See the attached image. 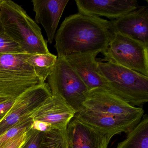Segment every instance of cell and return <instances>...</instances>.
Masks as SVG:
<instances>
[{"label": "cell", "mask_w": 148, "mask_h": 148, "mask_svg": "<svg viewBox=\"0 0 148 148\" xmlns=\"http://www.w3.org/2000/svg\"><path fill=\"white\" fill-rule=\"evenodd\" d=\"M100 53H73L65 57L89 91L96 88L109 91L106 82L97 71L96 57Z\"/></svg>", "instance_id": "obj_12"}, {"label": "cell", "mask_w": 148, "mask_h": 148, "mask_svg": "<svg viewBox=\"0 0 148 148\" xmlns=\"http://www.w3.org/2000/svg\"><path fill=\"white\" fill-rule=\"evenodd\" d=\"M31 128L43 132L47 131L51 129V126L45 122L38 121H33Z\"/></svg>", "instance_id": "obj_24"}, {"label": "cell", "mask_w": 148, "mask_h": 148, "mask_svg": "<svg viewBox=\"0 0 148 148\" xmlns=\"http://www.w3.org/2000/svg\"><path fill=\"white\" fill-rule=\"evenodd\" d=\"M0 11L4 31L26 53H50L40 27L21 6L12 1L1 0Z\"/></svg>", "instance_id": "obj_2"}, {"label": "cell", "mask_w": 148, "mask_h": 148, "mask_svg": "<svg viewBox=\"0 0 148 148\" xmlns=\"http://www.w3.org/2000/svg\"><path fill=\"white\" fill-rule=\"evenodd\" d=\"M29 55L0 54V97L15 100L27 90L42 84L27 61Z\"/></svg>", "instance_id": "obj_4"}, {"label": "cell", "mask_w": 148, "mask_h": 148, "mask_svg": "<svg viewBox=\"0 0 148 148\" xmlns=\"http://www.w3.org/2000/svg\"><path fill=\"white\" fill-rule=\"evenodd\" d=\"M28 130L16 136L3 148H20L27 138V131Z\"/></svg>", "instance_id": "obj_22"}, {"label": "cell", "mask_w": 148, "mask_h": 148, "mask_svg": "<svg viewBox=\"0 0 148 148\" xmlns=\"http://www.w3.org/2000/svg\"><path fill=\"white\" fill-rule=\"evenodd\" d=\"M8 99H7L5 98L2 97H0V103L5 102V101H6Z\"/></svg>", "instance_id": "obj_25"}, {"label": "cell", "mask_w": 148, "mask_h": 148, "mask_svg": "<svg viewBox=\"0 0 148 148\" xmlns=\"http://www.w3.org/2000/svg\"><path fill=\"white\" fill-rule=\"evenodd\" d=\"M58 57L51 53L30 54L27 60L32 66L41 84H45L53 71Z\"/></svg>", "instance_id": "obj_17"}, {"label": "cell", "mask_w": 148, "mask_h": 148, "mask_svg": "<svg viewBox=\"0 0 148 148\" xmlns=\"http://www.w3.org/2000/svg\"><path fill=\"white\" fill-rule=\"evenodd\" d=\"M1 1V0H0ZM1 27V11H0V27Z\"/></svg>", "instance_id": "obj_26"}, {"label": "cell", "mask_w": 148, "mask_h": 148, "mask_svg": "<svg viewBox=\"0 0 148 148\" xmlns=\"http://www.w3.org/2000/svg\"><path fill=\"white\" fill-rule=\"evenodd\" d=\"M68 148H107L113 136L73 118L66 128Z\"/></svg>", "instance_id": "obj_10"}, {"label": "cell", "mask_w": 148, "mask_h": 148, "mask_svg": "<svg viewBox=\"0 0 148 148\" xmlns=\"http://www.w3.org/2000/svg\"><path fill=\"white\" fill-rule=\"evenodd\" d=\"M26 53L23 48L0 27V54H19Z\"/></svg>", "instance_id": "obj_20"}, {"label": "cell", "mask_w": 148, "mask_h": 148, "mask_svg": "<svg viewBox=\"0 0 148 148\" xmlns=\"http://www.w3.org/2000/svg\"><path fill=\"white\" fill-rule=\"evenodd\" d=\"M74 118L104 134L113 136L122 132L128 133L138 124L83 107L75 113Z\"/></svg>", "instance_id": "obj_14"}, {"label": "cell", "mask_w": 148, "mask_h": 148, "mask_svg": "<svg viewBox=\"0 0 148 148\" xmlns=\"http://www.w3.org/2000/svg\"><path fill=\"white\" fill-rule=\"evenodd\" d=\"M43 133L30 128L27 131V138L20 148H40Z\"/></svg>", "instance_id": "obj_21"}, {"label": "cell", "mask_w": 148, "mask_h": 148, "mask_svg": "<svg viewBox=\"0 0 148 148\" xmlns=\"http://www.w3.org/2000/svg\"><path fill=\"white\" fill-rule=\"evenodd\" d=\"M52 97L47 83L31 88L15 99L12 107L0 122V136L29 118Z\"/></svg>", "instance_id": "obj_8"}, {"label": "cell", "mask_w": 148, "mask_h": 148, "mask_svg": "<svg viewBox=\"0 0 148 148\" xmlns=\"http://www.w3.org/2000/svg\"><path fill=\"white\" fill-rule=\"evenodd\" d=\"M113 34H119L148 46V6L138 7L126 15L110 21Z\"/></svg>", "instance_id": "obj_9"}, {"label": "cell", "mask_w": 148, "mask_h": 148, "mask_svg": "<svg viewBox=\"0 0 148 148\" xmlns=\"http://www.w3.org/2000/svg\"><path fill=\"white\" fill-rule=\"evenodd\" d=\"M40 148H68L66 129H51L44 132Z\"/></svg>", "instance_id": "obj_18"}, {"label": "cell", "mask_w": 148, "mask_h": 148, "mask_svg": "<svg viewBox=\"0 0 148 148\" xmlns=\"http://www.w3.org/2000/svg\"><path fill=\"white\" fill-rule=\"evenodd\" d=\"M78 12L92 16L119 18L138 8L135 0H75Z\"/></svg>", "instance_id": "obj_11"}, {"label": "cell", "mask_w": 148, "mask_h": 148, "mask_svg": "<svg viewBox=\"0 0 148 148\" xmlns=\"http://www.w3.org/2000/svg\"><path fill=\"white\" fill-rule=\"evenodd\" d=\"M15 100L14 99H8L5 102L0 103V122L3 120L12 107Z\"/></svg>", "instance_id": "obj_23"}, {"label": "cell", "mask_w": 148, "mask_h": 148, "mask_svg": "<svg viewBox=\"0 0 148 148\" xmlns=\"http://www.w3.org/2000/svg\"><path fill=\"white\" fill-rule=\"evenodd\" d=\"M76 112L59 97L53 96L47 99L32 116L33 121L48 124L51 129L63 130L74 118Z\"/></svg>", "instance_id": "obj_13"}, {"label": "cell", "mask_w": 148, "mask_h": 148, "mask_svg": "<svg viewBox=\"0 0 148 148\" xmlns=\"http://www.w3.org/2000/svg\"><path fill=\"white\" fill-rule=\"evenodd\" d=\"M52 96L58 97L76 112L83 107L88 90L64 57H58L47 78Z\"/></svg>", "instance_id": "obj_5"}, {"label": "cell", "mask_w": 148, "mask_h": 148, "mask_svg": "<svg viewBox=\"0 0 148 148\" xmlns=\"http://www.w3.org/2000/svg\"><path fill=\"white\" fill-rule=\"evenodd\" d=\"M140 122L128 132L127 137L118 143L116 148H148V117L143 116Z\"/></svg>", "instance_id": "obj_16"}, {"label": "cell", "mask_w": 148, "mask_h": 148, "mask_svg": "<svg viewBox=\"0 0 148 148\" xmlns=\"http://www.w3.org/2000/svg\"><path fill=\"white\" fill-rule=\"evenodd\" d=\"M113 33L110 21L78 12L65 19L55 34L58 57L107 49Z\"/></svg>", "instance_id": "obj_1"}, {"label": "cell", "mask_w": 148, "mask_h": 148, "mask_svg": "<svg viewBox=\"0 0 148 148\" xmlns=\"http://www.w3.org/2000/svg\"><path fill=\"white\" fill-rule=\"evenodd\" d=\"M103 60L110 62L148 77V46L129 37L114 34Z\"/></svg>", "instance_id": "obj_6"}, {"label": "cell", "mask_w": 148, "mask_h": 148, "mask_svg": "<svg viewBox=\"0 0 148 148\" xmlns=\"http://www.w3.org/2000/svg\"><path fill=\"white\" fill-rule=\"evenodd\" d=\"M83 108L138 123L144 116L141 107L132 106L105 89L88 91Z\"/></svg>", "instance_id": "obj_7"}, {"label": "cell", "mask_w": 148, "mask_h": 148, "mask_svg": "<svg viewBox=\"0 0 148 148\" xmlns=\"http://www.w3.org/2000/svg\"><path fill=\"white\" fill-rule=\"evenodd\" d=\"M97 68L111 93L132 106L148 102V77L110 62H98Z\"/></svg>", "instance_id": "obj_3"}, {"label": "cell", "mask_w": 148, "mask_h": 148, "mask_svg": "<svg viewBox=\"0 0 148 148\" xmlns=\"http://www.w3.org/2000/svg\"><path fill=\"white\" fill-rule=\"evenodd\" d=\"M33 123L32 117L20 122L0 136V148H3L11 140L21 132L30 129Z\"/></svg>", "instance_id": "obj_19"}, {"label": "cell", "mask_w": 148, "mask_h": 148, "mask_svg": "<svg viewBox=\"0 0 148 148\" xmlns=\"http://www.w3.org/2000/svg\"><path fill=\"white\" fill-rule=\"evenodd\" d=\"M69 0H34L35 22L43 26L48 42L52 44L60 18Z\"/></svg>", "instance_id": "obj_15"}]
</instances>
